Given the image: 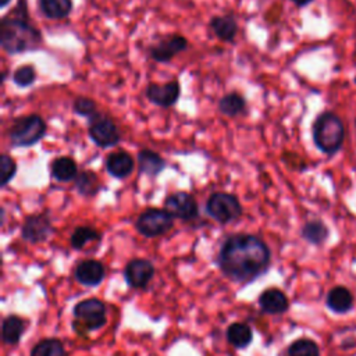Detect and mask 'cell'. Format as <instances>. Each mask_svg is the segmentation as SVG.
<instances>
[{"label":"cell","instance_id":"obj_6","mask_svg":"<svg viewBox=\"0 0 356 356\" xmlns=\"http://www.w3.org/2000/svg\"><path fill=\"white\" fill-rule=\"evenodd\" d=\"M88 120V134L96 146L111 147L121 140V132L111 117L97 113Z\"/></svg>","mask_w":356,"mask_h":356},{"label":"cell","instance_id":"obj_17","mask_svg":"<svg viewBox=\"0 0 356 356\" xmlns=\"http://www.w3.org/2000/svg\"><path fill=\"white\" fill-rule=\"evenodd\" d=\"M327 307L338 314L348 313L353 307V295L352 292L343 286V285H337L330 289L325 298Z\"/></svg>","mask_w":356,"mask_h":356},{"label":"cell","instance_id":"obj_18","mask_svg":"<svg viewBox=\"0 0 356 356\" xmlns=\"http://www.w3.org/2000/svg\"><path fill=\"white\" fill-rule=\"evenodd\" d=\"M213 33L225 43H232L238 33V24L232 15H214L209 22Z\"/></svg>","mask_w":356,"mask_h":356},{"label":"cell","instance_id":"obj_2","mask_svg":"<svg viewBox=\"0 0 356 356\" xmlns=\"http://www.w3.org/2000/svg\"><path fill=\"white\" fill-rule=\"evenodd\" d=\"M0 44L8 54L31 51L42 44V32L31 22L26 0H18L1 18Z\"/></svg>","mask_w":356,"mask_h":356},{"label":"cell","instance_id":"obj_4","mask_svg":"<svg viewBox=\"0 0 356 356\" xmlns=\"http://www.w3.org/2000/svg\"><path fill=\"white\" fill-rule=\"evenodd\" d=\"M47 131L44 120L39 114L21 115L13 120L8 128V140L13 147H29L36 145Z\"/></svg>","mask_w":356,"mask_h":356},{"label":"cell","instance_id":"obj_8","mask_svg":"<svg viewBox=\"0 0 356 356\" xmlns=\"http://www.w3.org/2000/svg\"><path fill=\"white\" fill-rule=\"evenodd\" d=\"M74 316L88 331L99 330L106 324V305L96 299H83L74 306Z\"/></svg>","mask_w":356,"mask_h":356},{"label":"cell","instance_id":"obj_13","mask_svg":"<svg viewBox=\"0 0 356 356\" xmlns=\"http://www.w3.org/2000/svg\"><path fill=\"white\" fill-rule=\"evenodd\" d=\"M154 267L146 259H134L131 260L124 270L125 281L132 288H145L153 278Z\"/></svg>","mask_w":356,"mask_h":356},{"label":"cell","instance_id":"obj_1","mask_svg":"<svg viewBox=\"0 0 356 356\" xmlns=\"http://www.w3.org/2000/svg\"><path fill=\"white\" fill-rule=\"evenodd\" d=\"M271 260L267 243L252 234L229 235L218 250V266L232 281L250 282L263 275Z\"/></svg>","mask_w":356,"mask_h":356},{"label":"cell","instance_id":"obj_33","mask_svg":"<svg viewBox=\"0 0 356 356\" xmlns=\"http://www.w3.org/2000/svg\"><path fill=\"white\" fill-rule=\"evenodd\" d=\"M292 3H295L296 6H299V7H303V6H306V4H309V3H312L313 0H291Z\"/></svg>","mask_w":356,"mask_h":356},{"label":"cell","instance_id":"obj_23","mask_svg":"<svg viewBox=\"0 0 356 356\" xmlns=\"http://www.w3.org/2000/svg\"><path fill=\"white\" fill-rule=\"evenodd\" d=\"M246 108V100L238 92H229L218 100V110L227 117H236Z\"/></svg>","mask_w":356,"mask_h":356},{"label":"cell","instance_id":"obj_29","mask_svg":"<svg viewBox=\"0 0 356 356\" xmlns=\"http://www.w3.org/2000/svg\"><path fill=\"white\" fill-rule=\"evenodd\" d=\"M99 239H100V234L95 228L82 225L74 229L71 235V245L74 249H82L86 243L99 241Z\"/></svg>","mask_w":356,"mask_h":356},{"label":"cell","instance_id":"obj_24","mask_svg":"<svg viewBox=\"0 0 356 356\" xmlns=\"http://www.w3.org/2000/svg\"><path fill=\"white\" fill-rule=\"evenodd\" d=\"M328 228L321 220H312L307 221L300 231V235L305 241L312 245H321L328 238Z\"/></svg>","mask_w":356,"mask_h":356},{"label":"cell","instance_id":"obj_30","mask_svg":"<svg viewBox=\"0 0 356 356\" xmlns=\"http://www.w3.org/2000/svg\"><path fill=\"white\" fill-rule=\"evenodd\" d=\"M35 81H36V70H35V67H32L29 64L21 65V67L15 68L13 72V82L18 88H28Z\"/></svg>","mask_w":356,"mask_h":356},{"label":"cell","instance_id":"obj_11","mask_svg":"<svg viewBox=\"0 0 356 356\" xmlns=\"http://www.w3.org/2000/svg\"><path fill=\"white\" fill-rule=\"evenodd\" d=\"M53 232L51 220L47 213L28 216L21 227V236L29 243H40Z\"/></svg>","mask_w":356,"mask_h":356},{"label":"cell","instance_id":"obj_12","mask_svg":"<svg viewBox=\"0 0 356 356\" xmlns=\"http://www.w3.org/2000/svg\"><path fill=\"white\" fill-rule=\"evenodd\" d=\"M179 95H181V85L178 81H170L165 83L150 82L145 89L146 99L150 103L164 108L174 106L178 102Z\"/></svg>","mask_w":356,"mask_h":356},{"label":"cell","instance_id":"obj_5","mask_svg":"<svg viewBox=\"0 0 356 356\" xmlns=\"http://www.w3.org/2000/svg\"><path fill=\"white\" fill-rule=\"evenodd\" d=\"M207 214L220 224H228L242 214L239 199L228 192H213L206 202Z\"/></svg>","mask_w":356,"mask_h":356},{"label":"cell","instance_id":"obj_34","mask_svg":"<svg viewBox=\"0 0 356 356\" xmlns=\"http://www.w3.org/2000/svg\"><path fill=\"white\" fill-rule=\"evenodd\" d=\"M11 0H0V7H6Z\"/></svg>","mask_w":356,"mask_h":356},{"label":"cell","instance_id":"obj_22","mask_svg":"<svg viewBox=\"0 0 356 356\" xmlns=\"http://www.w3.org/2000/svg\"><path fill=\"white\" fill-rule=\"evenodd\" d=\"M227 339L234 348H238V349L246 348L253 339V332L250 325L246 323L231 324L227 330Z\"/></svg>","mask_w":356,"mask_h":356},{"label":"cell","instance_id":"obj_9","mask_svg":"<svg viewBox=\"0 0 356 356\" xmlns=\"http://www.w3.org/2000/svg\"><path fill=\"white\" fill-rule=\"evenodd\" d=\"M188 49V40L179 33H168L147 47L149 57L156 63H170L178 53Z\"/></svg>","mask_w":356,"mask_h":356},{"label":"cell","instance_id":"obj_19","mask_svg":"<svg viewBox=\"0 0 356 356\" xmlns=\"http://www.w3.org/2000/svg\"><path fill=\"white\" fill-rule=\"evenodd\" d=\"M138 168L140 174L156 177L165 168V160L152 149H140L138 152Z\"/></svg>","mask_w":356,"mask_h":356},{"label":"cell","instance_id":"obj_16","mask_svg":"<svg viewBox=\"0 0 356 356\" xmlns=\"http://www.w3.org/2000/svg\"><path fill=\"white\" fill-rule=\"evenodd\" d=\"M259 305L261 310L268 314H282L289 307L286 295L278 288L266 289L259 298Z\"/></svg>","mask_w":356,"mask_h":356},{"label":"cell","instance_id":"obj_31","mask_svg":"<svg viewBox=\"0 0 356 356\" xmlns=\"http://www.w3.org/2000/svg\"><path fill=\"white\" fill-rule=\"evenodd\" d=\"M72 110L75 114L90 118L95 114L99 113L97 110V104L95 103V100H92L90 97H85V96H78L74 103H72Z\"/></svg>","mask_w":356,"mask_h":356},{"label":"cell","instance_id":"obj_21","mask_svg":"<svg viewBox=\"0 0 356 356\" xmlns=\"http://www.w3.org/2000/svg\"><path fill=\"white\" fill-rule=\"evenodd\" d=\"M72 0H38L40 14L49 19H64L72 11Z\"/></svg>","mask_w":356,"mask_h":356},{"label":"cell","instance_id":"obj_25","mask_svg":"<svg viewBox=\"0 0 356 356\" xmlns=\"http://www.w3.org/2000/svg\"><path fill=\"white\" fill-rule=\"evenodd\" d=\"M75 188L82 196H95L100 191V181L96 172L83 170L75 178Z\"/></svg>","mask_w":356,"mask_h":356},{"label":"cell","instance_id":"obj_20","mask_svg":"<svg viewBox=\"0 0 356 356\" xmlns=\"http://www.w3.org/2000/svg\"><path fill=\"white\" fill-rule=\"evenodd\" d=\"M51 177L58 182H68L78 177V165L70 156H60L51 161L50 165Z\"/></svg>","mask_w":356,"mask_h":356},{"label":"cell","instance_id":"obj_32","mask_svg":"<svg viewBox=\"0 0 356 356\" xmlns=\"http://www.w3.org/2000/svg\"><path fill=\"white\" fill-rule=\"evenodd\" d=\"M0 170H1L0 185L6 186L17 174V163H15V160L10 154L3 153L1 157H0Z\"/></svg>","mask_w":356,"mask_h":356},{"label":"cell","instance_id":"obj_15","mask_svg":"<svg viewBox=\"0 0 356 356\" xmlns=\"http://www.w3.org/2000/svg\"><path fill=\"white\" fill-rule=\"evenodd\" d=\"M104 266L93 259L81 261L75 268V278L79 284L86 286L99 285L104 278Z\"/></svg>","mask_w":356,"mask_h":356},{"label":"cell","instance_id":"obj_3","mask_svg":"<svg viewBox=\"0 0 356 356\" xmlns=\"http://www.w3.org/2000/svg\"><path fill=\"white\" fill-rule=\"evenodd\" d=\"M313 142L317 149L325 154H335L343 143L345 128L342 120L331 111L317 115L312 128Z\"/></svg>","mask_w":356,"mask_h":356},{"label":"cell","instance_id":"obj_27","mask_svg":"<svg viewBox=\"0 0 356 356\" xmlns=\"http://www.w3.org/2000/svg\"><path fill=\"white\" fill-rule=\"evenodd\" d=\"M31 356H65V349L57 338H46L32 348Z\"/></svg>","mask_w":356,"mask_h":356},{"label":"cell","instance_id":"obj_14","mask_svg":"<svg viewBox=\"0 0 356 356\" xmlns=\"http://www.w3.org/2000/svg\"><path fill=\"white\" fill-rule=\"evenodd\" d=\"M134 159L132 156L125 150H117L110 153L106 157V170L107 172L118 179L127 178L134 171Z\"/></svg>","mask_w":356,"mask_h":356},{"label":"cell","instance_id":"obj_26","mask_svg":"<svg viewBox=\"0 0 356 356\" xmlns=\"http://www.w3.org/2000/svg\"><path fill=\"white\" fill-rule=\"evenodd\" d=\"M25 330V323L18 316H7L3 320V341L8 345L17 343Z\"/></svg>","mask_w":356,"mask_h":356},{"label":"cell","instance_id":"obj_7","mask_svg":"<svg viewBox=\"0 0 356 356\" xmlns=\"http://www.w3.org/2000/svg\"><path fill=\"white\" fill-rule=\"evenodd\" d=\"M174 225V217L165 209H146L135 222L139 234L147 238H154L165 234Z\"/></svg>","mask_w":356,"mask_h":356},{"label":"cell","instance_id":"obj_10","mask_svg":"<svg viewBox=\"0 0 356 356\" xmlns=\"http://www.w3.org/2000/svg\"><path fill=\"white\" fill-rule=\"evenodd\" d=\"M164 209L174 217L189 221L197 217L199 207L196 199L185 191H178L168 195L164 200Z\"/></svg>","mask_w":356,"mask_h":356},{"label":"cell","instance_id":"obj_28","mask_svg":"<svg viewBox=\"0 0 356 356\" xmlns=\"http://www.w3.org/2000/svg\"><path fill=\"white\" fill-rule=\"evenodd\" d=\"M288 356H320V348L314 341L300 338L289 345Z\"/></svg>","mask_w":356,"mask_h":356}]
</instances>
